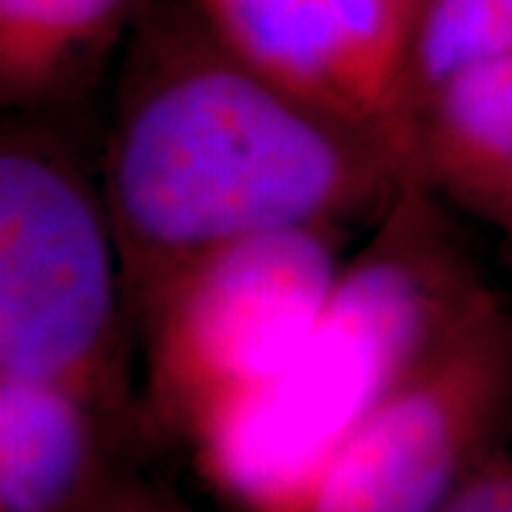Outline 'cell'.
Returning <instances> with one entry per match:
<instances>
[{
  "label": "cell",
  "instance_id": "cell-2",
  "mask_svg": "<svg viewBox=\"0 0 512 512\" xmlns=\"http://www.w3.org/2000/svg\"><path fill=\"white\" fill-rule=\"evenodd\" d=\"M490 299L441 202L407 177L305 348L191 433L205 476L242 512H305L384 393Z\"/></svg>",
  "mask_w": 512,
  "mask_h": 512
},
{
  "label": "cell",
  "instance_id": "cell-4",
  "mask_svg": "<svg viewBox=\"0 0 512 512\" xmlns=\"http://www.w3.org/2000/svg\"><path fill=\"white\" fill-rule=\"evenodd\" d=\"M339 231L299 225L239 239L148 305V382L165 419L191 436L305 348L345 268Z\"/></svg>",
  "mask_w": 512,
  "mask_h": 512
},
{
  "label": "cell",
  "instance_id": "cell-1",
  "mask_svg": "<svg viewBox=\"0 0 512 512\" xmlns=\"http://www.w3.org/2000/svg\"><path fill=\"white\" fill-rule=\"evenodd\" d=\"M407 177L393 140L251 69L197 12L154 20L117 97L103 183L128 308L143 316L239 239L384 211Z\"/></svg>",
  "mask_w": 512,
  "mask_h": 512
},
{
  "label": "cell",
  "instance_id": "cell-13",
  "mask_svg": "<svg viewBox=\"0 0 512 512\" xmlns=\"http://www.w3.org/2000/svg\"><path fill=\"white\" fill-rule=\"evenodd\" d=\"M430 0H399V9H402L404 29H407V37L413 40V32H416V23H419L421 12L427 9ZM410 49V46H407Z\"/></svg>",
  "mask_w": 512,
  "mask_h": 512
},
{
  "label": "cell",
  "instance_id": "cell-8",
  "mask_svg": "<svg viewBox=\"0 0 512 512\" xmlns=\"http://www.w3.org/2000/svg\"><path fill=\"white\" fill-rule=\"evenodd\" d=\"M194 12L251 69L367 126L342 86L322 0H194Z\"/></svg>",
  "mask_w": 512,
  "mask_h": 512
},
{
  "label": "cell",
  "instance_id": "cell-10",
  "mask_svg": "<svg viewBox=\"0 0 512 512\" xmlns=\"http://www.w3.org/2000/svg\"><path fill=\"white\" fill-rule=\"evenodd\" d=\"M501 57H512V0H430L410 40L399 89L404 151L416 114L433 94Z\"/></svg>",
  "mask_w": 512,
  "mask_h": 512
},
{
  "label": "cell",
  "instance_id": "cell-3",
  "mask_svg": "<svg viewBox=\"0 0 512 512\" xmlns=\"http://www.w3.org/2000/svg\"><path fill=\"white\" fill-rule=\"evenodd\" d=\"M128 293L103 191L57 143L6 126L0 146V376L126 402Z\"/></svg>",
  "mask_w": 512,
  "mask_h": 512
},
{
  "label": "cell",
  "instance_id": "cell-12",
  "mask_svg": "<svg viewBox=\"0 0 512 512\" xmlns=\"http://www.w3.org/2000/svg\"><path fill=\"white\" fill-rule=\"evenodd\" d=\"M83 512H191L177 498L134 478L111 476Z\"/></svg>",
  "mask_w": 512,
  "mask_h": 512
},
{
  "label": "cell",
  "instance_id": "cell-9",
  "mask_svg": "<svg viewBox=\"0 0 512 512\" xmlns=\"http://www.w3.org/2000/svg\"><path fill=\"white\" fill-rule=\"evenodd\" d=\"M134 0H0V94L29 103L126 20Z\"/></svg>",
  "mask_w": 512,
  "mask_h": 512
},
{
  "label": "cell",
  "instance_id": "cell-5",
  "mask_svg": "<svg viewBox=\"0 0 512 512\" xmlns=\"http://www.w3.org/2000/svg\"><path fill=\"white\" fill-rule=\"evenodd\" d=\"M510 402L512 313L493 296L384 393L305 512H439L493 450Z\"/></svg>",
  "mask_w": 512,
  "mask_h": 512
},
{
  "label": "cell",
  "instance_id": "cell-6",
  "mask_svg": "<svg viewBox=\"0 0 512 512\" xmlns=\"http://www.w3.org/2000/svg\"><path fill=\"white\" fill-rule=\"evenodd\" d=\"M407 163L436 200L495 228L512 251V57L433 94L410 126Z\"/></svg>",
  "mask_w": 512,
  "mask_h": 512
},
{
  "label": "cell",
  "instance_id": "cell-7",
  "mask_svg": "<svg viewBox=\"0 0 512 512\" xmlns=\"http://www.w3.org/2000/svg\"><path fill=\"white\" fill-rule=\"evenodd\" d=\"M111 416L69 387L0 376V512H83L111 478Z\"/></svg>",
  "mask_w": 512,
  "mask_h": 512
},
{
  "label": "cell",
  "instance_id": "cell-11",
  "mask_svg": "<svg viewBox=\"0 0 512 512\" xmlns=\"http://www.w3.org/2000/svg\"><path fill=\"white\" fill-rule=\"evenodd\" d=\"M439 512H512V453L493 447Z\"/></svg>",
  "mask_w": 512,
  "mask_h": 512
}]
</instances>
